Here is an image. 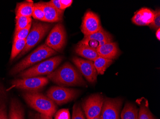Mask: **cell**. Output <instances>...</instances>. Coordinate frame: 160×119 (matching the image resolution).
<instances>
[{
	"instance_id": "cell-10",
	"label": "cell",
	"mask_w": 160,
	"mask_h": 119,
	"mask_svg": "<svg viewBox=\"0 0 160 119\" xmlns=\"http://www.w3.org/2000/svg\"><path fill=\"white\" fill-rule=\"evenodd\" d=\"M123 101L120 98L105 99L100 114L101 119H120Z\"/></svg>"
},
{
	"instance_id": "cell-24",
	"label": "cell",
	"mask_w": 160,
	"mask_h": 119,
	"mask_svg": "<svg viewBox=\"0 0 160 119\" xmlns=\"http://www.w3.org/2000/svg\"><path fill=\"white\" fill-rule=\"evenodd\" d=\"M32 18L23 16H16V29L15 32L19 31L27 27L28 25L32 24Z\"/></svg>"
},
{
	"instance_id": "cell-9",
	"label": "cell",
	"mask_w": 160,
	"mask_h": 119,
	"mask_svg": "<svg viewBox=\"0 0 160 119\" xmlns=\"http://www.w3.org/2000/svg\"><path fill=\"white\" fill-rule=\"evenodd\" d=\"M105 99L100 94H94L86 98L82 104V108L87 119H92L100 115Z\"/></svg>"
},
{
	"instance_id": "cell-3",
	"label": "cell",
	"mask_w": 160,
	"mask_h": 119,
	"mask_svg": "<svg viewBox=\"0 0 160 119\" xmlns=\"http://www.w3.org/2000/svg\"><path fill=\"white\" fill-rule=\"evenodd\" d=\"M56 54L55 51L47 46L45 44H42L15 65L11 70L10 74L13 76L20 73L30 66Z\"/></svg>"
},
{
	"instance_id": "cell-5",
	"label": "cell",
	"mask_w": 160,
	"mask_h": 119,
	"mask_svg": "<svg viewBox=\"0 0 160 119\" xmlns=\"http://www.w3.org/2000/svg\"><path fill=\"white\" fill-rule=\"evenodd\" d=\"M52 26V25L50 24L34 23L26 39V46L20 54L18 56V58H20L25 55L33 47H35V45H37L44 38Z\"/></svg>"
},
{
	"instance_id": "cell-28",
	"label": "cell",
	"mask_w": 160,
	"mask_h": 119,
	"mask_svg": "<svg viewBox=\"0 0 160 119\" xmlns=\"http://www.w3.org/2000/svg\"><path fill=\"white\" fill-rule=\"evenodd\" d=\"M155 16L153 21L149 25L151 28L154 30H158L160 28V9H157L154 11Z\"/></svg>"
},
{
	"instance_id": "cell-33",
	"label": "cell",
	"mask_w": 160,
	"mask_h": 119,
	"mask_svg": "<svg viewBox=\"0 0 160 119\" xmlns=\"http://www.w3.org/2000/svg\"><path fill=\"white\" fill-rule=\"evenodd\" d=\"M50 2L54 7H55L56 8L59 10L61 12H64L61 8V4L60 3V0H52L49 1Z\"/></svg>"
},
{
	"instance_id": "cell-22",
	"label": "cell",
	"mask_w": 160,
	"mask_h": 119,
	"mask_svg": "<svg viewBox=\"0 0 160 119\" xmlns=\"http://www.w3.org/2000/svg\"><path fill=\"white\" fill-rule=\"evenodd\" d=\"M98 74L103 75L108 68L113 63V60L99 56L93 62Z\"/></svg>"
},
{
	"instance_id": "cell-21",
	"label": "cell",
	"mask_w": 160,
	"mask_h": 119,
	"mask_svg": "<svg viewBox=\"0 0 160 119\" xmlns=\"http://www.w3.org/2000/svg\"><path fill=\"white\" fill-rule=\"evenodd\" d=\"M138 112L139 109L135 104L126 103L121 112L120 118L121 119H138Z\"/></svg>"
},
{
	"instance_id": "cell-18",
	"label": "cell",
	"mask_w": 160,
	"mask_h": 119,
	"mask_svg": "<svg viewBox=\"0 0 160 119\" xmlns=\"http://www.w3.org/2000/svg\"><path fill=\"white\" fill-rule=\"evenodd\" d=\"M110 38H112L111 35L102 28L100 31L97 33L90 35L84 36L82 40L80 41L78 43L86 45L89 42L92 41H97L99 43L103 40Z\"/></svg>"
},
{
	"instance_id": "cell-17",
	"label": "cell",
	"mask_w": 160,
	"mask_h": 119,
	"mask_svg": "<svg viewBox=\"0 0 160 119\" xmlns=\"http://www.w3.org/2000/svg\"><path fill=\"white\" fill-rule=\"evenodd\" d=\"M8 119H24L23 106L19 101L16 98H12L11 101Z\"/></svg>"
},
{
	"instance_id": "cell-32",
	"label": "cell",
	"mask_w": 160,
	"mask_h": 119,
	"mask_svg": "<svg viewBox=\"0 0 160 119\" xmlns=\"http://www.w3.org/2000/svg\"><path fill=\"white\" fill-rule=\"evenodd\" d=\"M73 2L72 0H60V3L61 4V8L63 11H64L68 7H70Z\"/></svg>"
},
{
	"instance_id": "cell-15",
	"label": "cell",
	"mask_w": 160,
	"mask_h": 119,
	"mask_svg": "<svg viewBox=\"0 0 160 119\" xmlns=\"http://www.w3.org/2000/svg\"><path fill=\"white\" fill-rule=\"evenodd\" d=\"M96 50L99 56L111 60L117 58L120 52L117 43L112 42L98 47Z\"/></svg>"
},
{
	"instance_id": "cell-13",
	"label": "cell",
	"mask_w": 160,
	"mask_h": 119,
	"mask_svg": "<svg viewBox=\"0 0 160 119\" xmlns=\"http://www.w3.org/2000/svg\"><path fill=\"white\" fill-rule=\"evenodd\" d=\"M154 16V11L147 8H142L134 14L132 21L137 25H149L153 21Z\"/></svg>"
},
{
	"instance_id": "cell-34",
	"label": "cell",
	"mask_w": 160,
	"mask_h": 119,
	"mask_svg": "<svg viewBox=\"0 0 160 119\" xmlns=\"http://www.w3.org/2000/svg\"><path fill=\"white\" fill-rule=\"evenodd\" d=\"M156 38L158 40H160V28L157 30L156 33Z\"/></svg>"
},
{
	"instance_id": "cell-1",
	"label": "cell",
	"mask_w": 160,
	"mask_h": 119,
	"mask_svg": "<svg viewBox=\"0 0 160 119\" xmlns=\"http://www.w3.org/2000/svg\"><path fill=\"white\" fill-rule=\"evenodd\" d=\"M47 77L62 87H87L81 73L71 63H64L58 69L48 75Z\"/></svg>"
},
{
	"instance_id": "cell-27",
	"label": "cell",
	"mask_w": 160,
	"mask_h": 119,
	"mask_svg": "<svg viewBox=\"0 0 160 119\" xmlns=\"http://www.w3.org/2000/svg\"><path fill=\"white\" fill-rule=\"evenodd\" d=\"M72 119H86L85 114L79 104L75 103L73 106Z\"/></svg>"
},
{
	"instance_id": "cell-23",
	"label": "cell",
	"mask_w": 160,
	"mask_h": 119,
	"mask_svg": "<svg viewBox=\"0 0 160 119\" xmlns=\"http://www.w3.org/2000/svg\"><path fill=\"white\" fill-rule=\"evenodd\" d=\"M26 44V40L13 39V44L11 53L10 61L14 60L22 52Z\"/></svg>"
},
{
	"instance_id": "cell-11",
	"label": "cell",
	"mask_w": 160,
	"mask_h": 119,
	"mask_svg": "<svg viewBox=\"0 0 160 119\" xmlns=\"http://www.w3.org/2000/svg\"><path fill=\"white\" fill-rule=\"evenodd\" d=\"M72 61L89 83H96L98 73L93 62L77 57H73Z\"/></svg>"
},
{
	"instance_id": "cell-31",
	"label": "cell",
	"mask_w": 160,
	"mask_h": 119,
	"mask_svg": "<svg viewBox=\"0 0 160 119\" xmlns=\"http://www.w3.org/2000/svg\"><path fill=\"white\" fill-rule=\"evenodd\" d=\"M30 119H52V117L41 114L39 112L31 113L30 114Z\"/></svg>"
},
{
	"instance_id": "cell-26",
	"label": "cell",
	"mask_w": 160,
	"mask_h": 119,
	"mask_svg": "<svg viewBox=\"0 0 160 119\" xmlns=\"http://www.w3.org/2000/svg\"><path fill=\"white\" fill-rule=\"evenodd\" d=\"M31 27H32V24H30L25 28L20 30L17 32H15L14 39L26 40L31 30Z\"/></svg>"
},
{
	"instance_id": "cell-30",
	"label": "cell",
	"mask_w": 160,
	"mask_h": 119,
	"mask_svg": "<svg viewBox=\"0 0 160 119\" xmlns=\"http://www.w3.org/2000/svg\"><path fill=\"white\" fill-rule=\"evenodd\" d=\"M0 119H8L5 104L1 100H0Z\"/></svg>"
},
{
	"instance_id": "cell-2",
	"label": "cell",
	"mask_w": 160,
	"mask_h": 119,
	"mask_svg": "<svg viewBox=\"0 0 160 119\" xmlns=\"http://www.w3.org/2000/svg\"><path fill=\"white\" fill-rule=\"evenodd\" d=\"M23 97L28 105L39 113L52 117L57 112L56 104L41 93L26 92Z\"/></svg>"
},
{
	"instance_id": "cell-12",
	"label": "cell",
	"mask_w": 160,
	"mask_h": 119,
	"mask_svg": "<svg viewBox=\"0 0 160 119\" xmlns=\"http://www.w3.org/2000/svg\"><path fill=\"white\" fill-rule=\"evenodd\" d=\"M100 20L96 13L89 11L83 16L81 30L84 36L90 35L97 33L102 28Z\"/></svg>"
},
{
	"instance_id": "cell-7",
	"label": "cell",
	"mask_w": 160,
	"mask_h": 119,
	"mask_svg": "<svg viewBox=\"0 0 160 119\" xmlns=\"http://www.w3.org/2000/svg\"><path fill=\"white\" fill-rule=\"evenodd\" d=\"M48 79L44 77L18 79L12 80L9 90L15 88L27 92H38L48 84Z\"/></svg>"
},
{
	"instance_id": "cell-16",
	"label": "cell",
	"mask_w": 160,
	"mask_h": 119,
	"mask_svg": "<svg viewBox=\"0 0 160 119\" xmlns=\"http://www.w3.org/2000/svg\"><path fill=\"white\" fill-rule=\"evenodd\" d=\"M75 52L78 55L93 62L99 57L97 50L92 47L78 43L75 47Z\"/></svg>"
},
{
	"instance_id": "cell-4",
	"label": "cell",
	"mask_w": 160,
	"mask_h": 119,
	"mask_svg": "<svg viewBox=\"0 0 160 119\" xmlns=\"http://www.w3.org/2000/svg\"><path fill=\"white\" fill-rule=\"evenodd\" d=\"M63 57L58 56L47 59L35 66L20 73L19 77L21 78L34 77L48 75L55 70L62 61Z\"/></svg>"
},
{
	"instance_id": "cell-6",
	"label": "cell",
	"mask_w": 160,
	"mask_h": 119,
	"mask_svg": "<svg viewBox=\"0 0 160 119\" xmlns=\"http://www.w3.org/2000/svg\"><path fill=\"white\" fill-rule=\"evenodd\" d=\"M80 94L79 90L62 86H53L47 92V96L56 105H62L76 99Z\"/></svg>"
},
{
	"instance_id": "cell-29",
	"label": "cell",
	"mask_w": 160,
	"mask_h": 119,
	"mask_svg": "<svg viewBox=\"0 0 160 119\" xmlns=\"http://www.w3.org/2000/svg\"><path fill=\"white\" fill-rule=\"evenodd\" d=\"M54 119H70V113L67 109H61L56 112Z\"/></svg>"
},
{
	"instance_id": "cell-35",
	"label": "cell",
	"mask_w": 160,
	"mask_h": 119,
	"mask_svg": "<svg viewBox=\"0 0 160 119\" xmlns=\"http://www.w3.org/2000/svg\"><path fill=\"white\" fill-rule=\"evenodd\" d=\"M101 119L100 115V116H98V117H95V118H93V119Z\"/></svg>"
},
{
	"instance_id": "cell-14",
	"label": "cell",
	"mask_w": 160,
	"mask_h": 119,
	"mask_svg": "<svg viewBox=\"0 0 160 119\" xmlns=\"http://www.w3.org/2000/svg\"><path fill=\"white\" fill-rule=\"evenodd\" d=\"M40 3L44 13V21L55 23L62 20L63 12L58 10L49 2H40Z\"/></svg>"
},
{
	"instance_id": "cell-8",
	"label": "cell",
	"mask_w": 160,
	"mask_h": 119,
	"mask_svg": "<svg viewBox=\"0 0 160 119\" xmlns=\"http://www.w3.org/2000/svg\"><path fill=\"white\" fill-rule=\"evenodd\" d=\"M66 43V33L64 27L62 24H57L50 31L45 44L56 52H61Z\"/></svg>"
},
{
	"instance_id": "cell-19",
	"label": "cell",
	"mask_w": 160,
	"mask_h": 119,
	"mask_svg": "<svg viewBox=\"0 0 160 119\" xmlns=\"http://www.w3.org/2000/svg\"><path fill=\"white\" fill-rule=\"evenodd\" d=\"M34 4L33 1H27L18 3L16 8V16L31 17L33 13Z\"/></svg>"
},
{
	"instance_id": "cell-25",
	"label": "cell",
	"mask_w": 160,
	"mask_h": 119,
	"mask_svg": "<svg viewBox=\"0 0 160 119\" xmlns=\"http://www.w3.org/2000/svg\"><path fill=\"white\" fill-rule=\"evenodd\" d=\"M32 16L35 19L44 21V13L40 2L34 3Z\"/></svg>"
},
{
	"instance_id": "cell-20",
	"label": "cell",
	"mask_w": 160,
	"mask_h": 119,
	"mask_svg": "<svg viewBox=\"0 0 160 119\" xmlns=\"http://www.w3.org/2000/svg\"><path fill=\"white\" fill-rule=\"evenodd\" d=\"M137 103L140 106L138 119H155L149 109V103L146 99L142 98L138 99Z\"/></svg>"
}]
</instances>
